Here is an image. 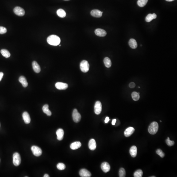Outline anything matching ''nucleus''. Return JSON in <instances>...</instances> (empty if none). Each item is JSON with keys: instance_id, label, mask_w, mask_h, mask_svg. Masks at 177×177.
Segmentation results:
<instances>
[{"instance_id": "obj_12", "label": "nucleus", "mask_w": 177, "mask_h": 177, "mask_svg": "<svg viewBox=\"0 0 177 177\" xmlns=\"http://www.w3.org/2000/svg\"><path fill=\"white\" fill-rule=\"evenodd\" d=\"M103 13V12L97 9L92 10L91 12V14L92 17L98 18L102 17Z\"/></svg>"}, {"instance_id": "obj_32", "label": "nucleus", "mask_w": 177, "mask_h": 177, "mask_svg": "<svg viewBox=\"0 0 177 177\" xmlns=\"http://www.w3.org/2000/svg\"><path fill=\"white\" fill-rule=\"evenodd\" d=\"M57 168L60 170H63L65 169L66 166L63 163H59L57 164Z\"/></svg>"}, {"instance_id": "obj_16", "label": "nucleus", "mask_w": 177, "mask_h": 177, "mask_svg": "<svg viewBox=\"0 0 177 177\" xmlns=\"http://www.w3.org/2000/svg\"><path fill=\"white\" fill-rule=\"evenodd\" d=\"M57 136V139L58 140L61 141L63 139L64 131L62 129H59L57 130L56 132Z\"/></svg>"}, {"instance_id": "obj_42", "label": "nucleus", "mask_w": 177, "mask_h": 177, "mask_svg": "<svg viewBox=\"0 0 177 177\" xmlns=\"http://www.w3.org/2000/svg\"><path fill=\"white\" fill-rule=\"evenodd\" d=\"M165 0L167 1L171 2L175 0Z\"/></svg>"}, {"instance_id": "obj_11", "label": "nucleus", "mask_w": 177, "mask_h": 177, "mask_svg": "<svg viewBox=\"0 0 177 177\" xmlns=\"http://www.w3.org/2000/svg\"><path fill=\"white\" fill-rule=\"evenodd\" d=\"M101 169L103 171V172L106 173L110 171V165L107 162H104L101 164Z\"/></svg>"}, {"instance_id": "obj_35", "label": "nucleus", "mask_w": 177, "mask_h": 177, "mask_svg": "<svg viewBox=\"0 0 177 177\" xmlns=\"http://www.w3.org/2000/svg\"><path fill=\"white\" fill-rule=\"evenodd\" d=\"M7 32V29L4 27L0 26V34H5Z\"/></svg>"}, {"instance_id": "obj_2", "label": "nucleus", "mask_w": 177, "mask_h": 177, "mask_svg": "<svg viewBox=\"0 0 177 177\" xmlns=\"http://www.w3.org/2000/svg\"><path fill=\"white\" fill-rule=\"evenodd\" d=\"M159 124L156 122H153L151 123L148 128L149 133L151 134H154L158 132L159 129Z\"/></svg>"}, {"instance_id": "obj_43", "label": "nucleus", "mask_w": 177, "mask_h": 177, "mask_svg": "<svg viewBox=\"0 0 177 177\" xmlns=\"http://www.w3.org/2000/svg\"><path fill=\"white\" fill-rule=\"evenodd\" d=\"M65 0V1H68V0Z\"/></svg>"}, {"instance_id": "obj_44", "label": "nucleus", "mask_w": 177, "mask_h": 177, "mask_svg": "<svg viewBox=\"0 0 177 177\" xmlns=\"http://www.w3.org/2000/svg\"><path fill=\"white\" fill-rule=\"evenodd\" d=\"M61 46V45H60V46Z\"/></svg>"}, {"instance_id": "obj_40", "label": "nucleus", "mask_w": 177, "mask_h": 177, "mask_svg": "<svg viewBox=\"0 0 177 177\" xmlns=\"http://www.w3.org/2000/svg\"><path fill=\"white\" fill-rule=\"evenodd\" d=\"M153 18H154V19H155L157 18V15H156V14H155V13H153Z\"/></svg>"}, {"instance_id": "obj_41", "label": "nucleus", "mask_w": 177, "mask_h": 177, "mask_svg": "<svg viewBox=\"0 0 177 177\" xmlns=\"http://www.w3.org/2000/svg\"><path fill=\"white\" fill-rule=\"evenodd\" d=\"M50 177V176H49V175H48L47 174H45L44 175V177Z\"/></svg>"}, {"instance_id": "obj_29", "label": "nucleus", "mask_w": 177, "mask_h": 177, "mask_svg": "<svg viewBox=\"0 0 177 177\" xmlns=\"http://www.w3.org/2000/svg\"><path fill=\"white\" fill-rule=\"evenodd\" d=\"M143 171L141 170H138L135 171L134 173V177H142Z\"/></svg>"}, {"instance_id": "obj_7", "label": "nucleus", "mask_w": 177, "mask_h": 177, "mask_svg": "<svg viewBox=\"0 0 177 177\" xmlns=\"http://www.w3.org/2000/svg\"><path fill=\"white\" fill-rule=\"evenodd\" d=\"M95 112L96 115H98L100 114L102 111V106L100 101H97L95 104Z\"/></svg>"}, {"instance_id": "obj_21", "label": "nucleus", "mask_w": 177, "mask_h": 177, "mask_svg": "<svg viewBox=\"0 0 177 177\" xmlns=\"http://www.w3.org/2000/svg\"><path fill=\"white\" fill-rule=\"evenodd\" d=\"M19 81L22 84L24 87H26L28 85V83L26 79L24 76H21L19 79Z\"/></svg>"}, {"instance_id": "obj_45", "label": "nucleus", "mask_w": 177, "mask_h": 177, "mask_svg": "<svg viewBox=\"0 0 177 177\" xmlns=\"http://www.w3.org/2000/svg\"></svg>"}, {"instance_id": "obj_8", "label": "nucleus", "mask_w": 177, "mask_h": 177, "mask_svg": "<svg viewBox=\"0 0 177 177\" xmlns=\"http://www.w3.org/2000/svg\"><path fill=\"white\" fill-rule=\"evenodd\" d=\"M13 12L16 15L19 16H23L25 15V11L24 9L21 7L17 6L13 9Z\"/></svg>"}, {"instance_id": "obj_3", "label": "nucleus", "mask_w": 177, "mask_h": 177, "mask_svg": "<svg viewBox=\"0 0 177 177\" xmlns=\"http://www.w3.org/2000/svg\"><path fill=\"white\" fill-rule=\"evenodd\" d=\"M21 159L20 155L18 153H15L13 155V163L16 166H18L20 164Z\"/></svg>"}, {"instance_id": "obj_34", "label": "nucleus", "mask_w": 177, "mask_h": 177, "mask_svg": "<svg viewBox=\"0 0 177 177\" xmlns=\"http://www.w3.org/2000/svg\"><path fill=\"white\" fill-rule=\"evenodd\" d=\"M156 153L162 158H163L165 156V154L160 149H159L156 151Z\"/></svg>"}, {"instance_id": "obj_26", "label": "nucleus", "mask_w": 177, "mask_h": 177, "mask_svg": "<svg viewBox=\"0 0 177 177\" xmlns=\"http://www.w3.org/2000/svg\"><path fill=\"white\" fill-rule=\"evenodd\" d=\"M104 63L107 68H110L112 65V62L110 59L108 57H106L104 59Z\"/></svg>"}, {"instance_id": "obj_19", "label": "nucleus", "mask_w": 177, "mask_h": 177, "mask_svg": "<svg viewBox=\"0 0 177 177\" xmlns=\"http://www.w3.org/2000/svg\"><path fill=\"white\" fill-rule=\"evenodd\" d=\"M81 146V143L79 141L75 142L72 143L70 145L71 149L73 150H77L80 148Z\"/></svg>"}, {"instance_id": "obj_14", "label": "nucleus", "mask_w": 177, "mask_h": 177, "mask_svg": "<svg viewBox=\"0 0 177 177\" xmlns=\"http://www.w3.org/2000/svg\"><path fill=\"white\" fill-rule=\"evenodd\" d=\"M134 129L132 127L128 128L125 130L124 132L125 136L126 137H129L131 136L134 132Z\"/></svg>"}, {"instance_id": "obj_13", "label": "nucleus", "mask_w": 177, "mask_h": 177, "mask_svg": "<svg viewBox=\"0 0 177 177\" xmlns=\"http://www.w3.org/2000/svg\"><path fill=\"white\" fill-rule=\"evenodd\" d=\"M95 33L96 35L100 37L105 36L107 35V32L101 29H97L95 31Z\"/></svg>"}, {"instance_id": "obj_5", "label": "nucleus", "mask_w": 177, "mask_h": 177, "mask_svg": "<svg viewBox=\"0 0 177 177\" xmlns=\"http://www.w3.org/2000/svg\"><path fill=\"white\" fill-rule=\"evenodd\" d=\"M31 149L33 154L36 157H39L42 154L43 152L41 148L37 146H33L31 147Z\"/></svg>"}, {"instance_id": "obj_4", "label": "nucleus", "mask_w": 177, "mask_h": 177, "mask_svg": "<svg viewBox=\"0 0 177 177\" xmlns=\"http://www.w3.org/2000/svg\"><path fill=\"white\" fill-rule=\"evenodd\" d=\"M89 67V64L87 61L84 60L82 61L80 63V69L83 72L86 73L88 71Z\"/></svg>"}, {"instance_id": "obj_30", "label": "nucleus", "mask_w": 177, "mask_h": 177, "mask_svg": "<svg viewBox=\"0 0 177 177\" xmlns=\"http://www.w3.org/2000/svg\"><path fill=\"white\" fill-rule=\"evenodd\" d=\"M119 177H124L126 176L125 170L123 168H121L119 171Z\"/></svg>"}, {"instance_id": "obj_18", "label": "nucleus", "mask_w": 177, "mask_h": 177, "mask_svg": "<svg viewBox=\"0 0 177 177\" xmlns=\"http://www.w3.org/2000/svg\"><path fill=\"white\" fill-rule=\"evenodd\" d=\"M89 147L90 150H94L97 147V144L95 140L93 139L90 140L89 143Z\"/></svg>"}, {"instance_id": "obj_22", "label": "nucleus", "mask_w": 177, "mask_h": 177, "mask_svg": "<svg viewBox=\"0 0 177 177\" xmlns=\"http://www.w3.org/2000/svg\"><path fill=\"white\" fill-rule=\"evenodd\" d=\"M129 44L130 47L133 49H135L137 47V44L135 39L131 38L129 40Z\"/></svg>"}, {"instance_id": "obj_25", "label": "nucleus", "mask_w": 177, "mask_h": 177, "mask_svg": "<svg viewBox=\"0 0 177 177\" xmlns=\"http://www.w3.org/2000/svg\"><path fill=\"white\" fill-rule=\"evenodd\" d=\"M1 53L3 56L6 58H9L11 54L9 51L5 49H2L0 51Z\"/></svg>"}, {"instance_id": "obj_6", "label": "nucleus", "mask_w": 177, "mask_h": 177, "mask_svg": "<svg viewBox=\"0 0 177 177\" xmlns=\"http://www.w3.org/2000/svg\"><path fill=\"white\" fill-rule=\"evenodd\" d=\"M72 116L74 122L78 123L80 121L81 119V116L78 112L77 109H74L73 113Z\"/></svg>"}, {"instance_id": "obj_31", "label": "nucleus", "mask_w": 177, "mask_h": 177, "mask_svg": "<svg viewBox=\"0 0 177 177\" xmlns=\"http://www.w3.org/2000/svg\"><path fill=\"white\" fill-rule=\"evenodd\" d=\"M153 19H154V18L153 16V14L150 13L148 14L145 20L146 22H149L151 21Z\"/></svg>"}, {"instance_id": "obj_17", "label": "nucleus", "mask_w": 177, "mask_h": 177, "mask_svg": "<svg viewBox=\"0 0 177 177\" xmlns=\"http://www.w3.org/2000/svg\"><path fill=\"white\" fill-rule=\"evenodd\" d=\"M32 66L34 71L37 73H38L41 71V68L40 66L36 61H34L33 62Z\"/></svg>"}, {"instance_id": "obj_24", "label": "nucleus", "mask_w": 177, "mask_h": 177, "mask_svg": "<svg viewBox=\"0 0 177 177\" xmlns=\"http://www.w3.org/2000/svg\"><path fill=\"white\" fill-rule=\"evenodd\" d=\"M57 15L61 18H64L66 16V13L64 10L60 9L57 10L56 12Z\"/></svg>"}, {"instance_id": "obj_23", "label": "nucleus", "mask_w": 177, "mask_h": 177, "mask_svg": "<svg viewBox=\"0 0 177 177\" xmlns=\"http://www.w3.org/2000/svg\"><path fill=\"white\" fill-rule=\"evenodd\" d=\"M43 112L46 114L48 116H50L52 115L51 111L49 109V105L47 104L45 105L43 107Z\"/></svg>"}, {"instance_id": "obj_39", "label": "nucleus", "mask_w": 177, "mask_h": 177, "mask_svg": "<svg viewBox=\"0 0 177 177\" xmlns=\"http://www.w3.org/2000/svg\"><path fill=\"white\" fill-rule=\"evenodd\" d=\"M116 119H113L112 122V124L114 125L116 124Z\"/></svg>"}, {"instance_id": "obj_10", "label": "nucleus", "mask_w": 177, "mask_h": 177, "mask_svg": "<svg viewBox=\"0 0 177 177\" xmlns=\"http://www.w3.org/2000/svg\"><path fill=\"white\" fill-rule=\"evenodd\" d=\"M80 176L82 177H90L91 176V173L86 169L81 170L79 172Z\"/></svg>"}, {"instance_id": "obj_36", "label": "nucleus", "mask_w": 177, "mask_h": 177, "mask_svg": "<svg viewBox=\"0 0 177 177\" xmlns=\"http://www.w3.org/2000/svg\"><path fill=\"white\" fill-rule=\"evenodd\" d=\"M129 87L131 88H134L135 86V84L134 83L132 82L130 83L129 85Z\"/></svg>"}, {"instance_id": "obj_28", "label": "nucleus", "mask_w": 177, "mask_h": 177, "mask_svg": "<svg viewBox=\"0 0 177 177\" xmlns=\"http://www.w3.org/2000/svg\"><path fill=\"white\" fill-rule=\"evenodd\" d=\"M132 97L134 100H138L140 98V93L138 92H134L132 94Z\"/></svg>"}, {"instance_id": "obj_38", "label": "nucleus", "mask_w": 177, "mask_h": 177, "mask_svg": "<svg viewBox=\"0 0 177 177\" xmlns=\"http://www.w3.org/2000/svg\"><path fill=\"white\" fill-rule=\"evenodd\" d=\"M110 120L109 117H106L105 119V123H108L109 121Z\"/></svg>"}, {"instance_id": "obj_1", "label": "nucleus", "mask_w": 177, "mask_h": 177, "mask_svg": "<svg viewBox=\"0 0 177 177\" xmlns=\"http://www.w3.org/2000/svg\"><path fill=\"white\" fill-rule=\"evenodd\" d=\"M47 42L49 44L53 46H57L61 43V39L57 36L52 35L47 38Z\"/></svg>"}, {"instance_id": "obj_15", "label": "nucleus", "mask_w": 177, "mask_h": 177, "mask_svg": "<svg viewBox=\"0 0 177 177\" xmlns=\"http://www.w3.org/2000/svg\"><path fill=\"white\" fill-rule=\"evenodd\" d=\"M22 117L24 122L26 124H28L31 122V118L29 114L26 112H24L22 115Z\"/></svg>"}, {"instance_id": "obj_27", "label": "nucleus", "mask_w": 177, "mask_h": 177, "mask_svg": "<svg viewBox=\"0 0 177 177\" xmlns=\"http://www.w3.org/2000/svg\"><path fill=\"white\" fill-rule=\"evenodd\" d=\"M148 0H138L137 2V5L141 7H144L147 3L148 2Z\"/></svg>"}, {"instance_id": "obj_20", "label": "nucleus", "mask_w": 177, "mask_h": 177, "mask_svg": "<svg viewBox=\"0 0 177 177\" xmlns=\"http://www.w3.org/2000/svg\"><path fill=\"white\" fill-rule=\"evenodd\" d=\"M130 153L131 156L133 158L136 157L137 154V147L135 146L131 147L130 150Z\"/></svg>"}, {"instance_id": "obj_9", "label": "nucleus", "mask_w": 177, "mask_h": 177, "mask_svg": "<svg viewBox=\"0 0 177 177\" xmlns=\"http://www.w3.org/2000/svg\"><path fill=\"white\" fill-rule=\"evenodd\" d=\"M55 86L56 88L60 90H66L68 87V84L66 83L61 82L56 83L55 84Z\"/></svg>"}, {"instance_id": "obj_37", "label": "nucleus", "mask_w": 177, "mask_h": 177, "mask_svg": "<svg viewBox=\"0 0 177 177\" xmlns=\"http://www.w3.org/2000/svg\"><path fill=\"white\" fill-rule=\"evenodd\" d=\"M4 74L2 72H0V81L2 79L3 77Z\"/></svg>"}, {"instance_id": "obj_33", "label": "nucleus", "mask_w": 177, "mask_h": 177, "mask_svg": "<svg viewBox=\"0 0 177 177\" xmlns=\"http://www.w3.org/2000/svg\"><path fill=\"white\" fill-rule=\"evenodd\" d=\"M166 143L167 145L169 146H171L174 145L175 142L174 141L170 140L169 137H168L167 139L166 140Z\"/></svg>"}]
</instances>
